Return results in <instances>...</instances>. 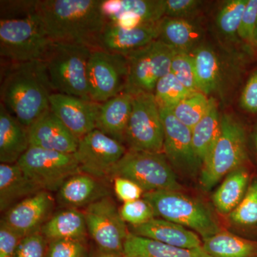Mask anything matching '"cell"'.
<instances>
[{"label": "cell", "mask_w": 257, "mask_h": 257, "mask_svg": "<svg viewBox=\"0 0 257 257\" xmlns=\"http://www.w3.org/2000/svg\"><path fill=\"white\" fill-rule=\"evenodd\" d=\"M94 257H125L122 253L104 252L100 251L96 254Z\"/></svg>", "instance_id": "obj_45"}, {"label": "cell", "mask_w": 257, "mask_h": 257, "mask_svg": "<svg viewBox=\"0 0 257 257\" xmlns=\"http://www.w3.org/2000/svg\"><path fill=\"white\" fill-rule=\"evenodd\" d=\"M230 222L240 228L257 226V179H253L242 200L228 215Z\"/></svg>", "instance_id": "obj_34"}, {"label": "cell", "mask_w": 257, "mask_h": 257, "mask_svg": "<svg viewBox=\"0 0 257 257\" xmlns=\"http://www.w3.org/2000/svg\"><path fill=\"white\" fill-rule=\"evenodd\" d=\"M18 164L25 173L47 192H57L64 182L80 172L75 154H65L30 146Z\"/></svg>", "instance_id": "obj_9"}, {"label": "cell", "mask_w": 257, "mask_h": 257, "mask_svg": "<svg viewBox=\"0 0 257 257\" xmlns=\"http://www.w3.org/2000/svg\"><path fill=\"white\" fill-rule=\"evenodd\" d=\"M40 232L48 241L57 239L84 241L88 233L84 212L75 209L59 211L42 226Z\"/></svg>", "instance_id": "obj_27"}, {"label": "cell", "mask_w": 257, "mask_h": 257, "mask_svg": "<svg viewBox=\"0 0 257 257\" xmlns=\"http://www.w3.org/2000/svg\"><path fill=\"white\" fill-rule=\"evenodd\" d=\"M160 111L165 136L163 153L174 170L194 178L201 173L203 165L194 151L192 130L179 121L170 109L160 108Z\"/></svg>", "instance_id": "obj_14"}, {"label": "cell", "mask_w": 257, "mask_h": 257, "mask_svg": "<svg viewBox=\"0 0 257 257\" xmlns=\"http://www.w3.org/2000/svg\"><path fill=\"white\" fill-rule=\"evenodd\" d=\"M203 248L211 257H257V240L246 239L221 229L202 240Z\"/></svg>", "instance_id": "obj_29"}, {"label": "cell", "mask_w": 257, "mask_h": 257, "mask_svg": "<svg viewBox=\"0 0 257 257\" xmlns=\"http://www.w3.org/2000/svg\"><path fill=\"white\" fill-rule=\"evenodd\" d=\"M125 257H211L202 247L186 248L172 246L130 232L125 241Z\"/></svg>", "instance_id": "obj_26"}, {"label": "cell", "mask_w": 257, "mask_h": 257, "mask_svg": "<svg viewBox=\"0 0 257 257\" xmlns=\"http://www.w3.org/2000/svg\"><path fill=\"white\" fill-rule=\"evenodd\" d=\"M0 55L8 64L43 61L54 43L36 11L37 1L1 2Z\"/></svg>", "instance_id": "obj_2"}, {"label": "cell", "mask_w": 257, "mask_h": 257, "mask_svg": "<svg viewBox=\"0 0 257 257\" xmlns=\"http://www.w3.org/2000/svg\"><path fill=\"white\" fill-rule=\"evenodd\" d=\"M30 147L29 128L0 104V162L18 163Z\"/></svg>", "instance_id": "obj_23"}, {"label": "cell", "mask_w": 257, "mask_h": 257, "mask_svg": "<svg viewBox=\"0 0 257 257\" xmlns=\"http://www.w3.org/2000/svg\"><path fill=\"white\" fill-rule=\"evenodd\" d=\"M202 3L198 0H165V17L192 20L197 16Z\"/></svg>", "instance_id": "obj_40"}, {"label": "cell", "mask_w": 257, "mask_h": 257, "mask_svg": "<svg viewBox=\"0 0 257 257\" xmlns=\"http://www.w3.org/2000/svg\"><path fill=\"white\" fill-rule=\"evenodd\" d=\"M30 146L65 154H74L79 140L51 109L29 128Z\"/></svg>", "instance_id": "obj_19"}, {"label": "cell", "mask_w": 257, "mask_h": 257, "mask_svg": "<svg viewBox=\"0 0 257 257\" xmlns=\"http://www.w3.org/2000/svg\"><path fill=\"white\" fill-rule=\"evenodd\" d=\"M42 189L15 164L0 165V209L6 211Z\"/></svg>", "instance_id": "obj_24"}, {"label": "cell", "mask_w": 257, "mask_h": 257, "mask_svg": "<svg viewBox=\"0 0 257 257\" xmlns=\"http://www.w3.org/2000/svg\"><path fill=\"white\" fill-rule=\"evenodd\" d=\"M159 23L146 24L133 28L106 24L96 49L127 55L158 39Z\"/></svg>", "instance_id": "obj_18"}, {"label": "cell", "mask_w": 257, "mask_h": 257, "mask_svg": "<svg viewBox=\"0 0 257 257\" xmlns=\"http://www.w3.org/2000/svg\"><path fill=\"white\" fill-rule=\"evenodd\" d=\"M249 184V172L243 166L230 172L213 194L216 210L223 215H229L242 200Z\"/></svg>", "instance_id": "obj_28"}, {"label": "cell", "mask_w": 257, "mask_h": 257, "mask_svg": "<svg viewBox=\"0 0 257 257\" xmlns=\"http://www.w3.org/2000/svg\"><path fill=\"white\" fill-rule=\"evenodd\" d=\"M175 52L168 45L157 40L125 56L128 62L125 92L132 94L154 93L158 81L170 73Z\"/></svg>", "instance_id": "obj_10"}, {"label": "cell", "mask_w": 257, "mask_h": 257, "mask_svg": "<svg viewBox=\"0 0 257 257\" xmlns=\"http://www.w3.org/2000/svg\"><path fill=\"white\" fill-rule=\"evenodd\" d=\"M202 38V30L192 20L164 17L159 23L157 40L176 52L192 54Z\"/></svg>", "instance_id": "obj_25"}, {"label": "cell", "mask_w": 257, "mask_h": 257, "mask_svg": "<svg viewBox=\"0 0 257 257\" xmlns=\"http://www.w3.org/2000/svg\"><path fill=\"white\" fill-rule=\"evenodd\" d=\"M50 109L77 140L96 128L100 104L60 93L50 98Z\"/></svg>", "instance_id": "obj_16"}, {"label": "cell", "mask_w": 257, "mask_h": 257, "mask_svg": "<svg viewBox=\"0 0 257 257\" xmlns=\"http://www.w3.org/2000/svg\"><path fill=\"white\" fill-rule=\"evenodd\" d=\"M89 253L84 241L57 239L49 241L45 257H88Z\"/></svg>", "instance_id": "obj_38"}, {"label": "cell", "mask_w": 257, "mask_h": 257, "mask_svg": "<svg viewBox=\"0 0 257 257\" xmlns=\"http://www.w3.org/2000/svg\"><path fill=\"white\" fill-rule=\"evenodd\" d=\"M101 179L84 172H79L67 179L57 191V199L66 209H78L109 196Z\"/></svg>", "instance_id": "obj_20"}, {"label": "cell", "mask_w": 257, "mask_h": 257, "mask_svg": "<svg viewBox=\"0 0 257 257\" xmlns=\"http://www.w3.org/2000/svg\"><path fill=\"white\" fill-rule=\"evenodd\" d=\"M92 50L84 45L54 44L42 61L54 92L91 100L87 67Z\"/></svg>", "instance_id": "obj_5"}, {"label": "cell", "mask_w": 257, "mask_h": 257, "mask_svg": "<svg viewBox=\"0 0 257 257\" xmlns=\"http://www.w3.org/2000/svg\"><path fill=\"white\" fill-rule=\"evenodd\" d=\"M127 151L124 144L95 128L79 140L74 154L81 172L102 179L110 177L113 169Z\"/></svg>", "instance_id": "obj_13"}, {"label": "cell", "mask_w": 257, "mask_h": 257, "mask_svg": "<svg viewBox=\"0 0 257 257\" xmlns=\"http://www.w3.org/2000/svg\"><path fill=\"white\" fill-rule=\"evenodd\" d=\"M132 233L181 248L202 247L199 234L182 225L162 218L155 217L145 224L132 226Z\"/></svg>", "instance_id": "obj_21"}, {"label": "cell", "mask_w": 257, "mask_h": 257, "mask_svg": "<svg viewBox=\"0 0 257 257\" xmlns=\"http://www.w3.org/2000/svg\"><path fill=\"white\" fill-rule=\"evenodd\" d=\"M125 143L132 151L163 152L164 128L153 93L133 94Z\"/></svg>", "instance_id": "obj_8"}, {"label": "cell", "mask_w": 257, "mask_h": 257, "mask_svg": "<svg viewBox=\"0 0 257 257\" xmlns=\"http://www.w3.org/2000/svg\"><path fill=\"white\" fill-rule=\"evenodd\" d=\"M248 0H230L225 3L217 15L216 23L219 31L227 37L237 35L243 12Z\"/></svg>", "instance_id": "obj_35"}, {"label": "cell", "mask_w": 257, "mask_h": 257, "mask_svg": "<svg viewBox=\"0 0 257 257\" xmlns=\"http://www.w3.org/2000/svg\"><path fill=\"white\" fill-rule=\"evenodd\" d=\"M156 217L182 225L199 234L202 240L220 231L217 217L207 204L180 191L145 192Z\"/></svg>", "instance_id": "obj_4"}, {"label": "cell", "mask_w": 257, "mask_h": 257, "mask_svg": "<svg viewBox=\"0 0 257 257\" xmlns=\"http://www.w3.org/2000/svg\"><path fill=\"white\" fill-rule=\"evenodd\" d=\"M8 66L1 83V104L29 128L50 109L55 92L42 61Z\"/></svg>", "instance_id": "obj_3"}, {"label": "cell", "mask_w": 257, "mask_h": 257, "mask_svg": "<svg viewBox=\"0 0 257 257\" xmlns=\"http://www.w3.org/2000/svg\"><path fill=\"white\" fill-rule=\"evenodd\" d=\"M110 177L131 179L140 185L145 192H181L182 189L175 171L163 152L128 150L113 169Z\"/></svg>", "instance_id": "obj_7"}, {"label": "cell", "mask_w": 257, "mask_h": 257, "mask_svg": "<svg viewBox=\"0 0 257 257\" xmlns=\"http://www.w3.org/2000/svg\"><path fill=\"white\" fill-rule=\"evenodd\" d=\"M192 54L198 91L207 95L219 85V60L215 52L206 45H199Z\"/></svg>", "instance_id": "obj_31"}, {"label": "cell", "mask_w": 257, "mask_h": 257, "mask_svg": "<svg viewBox=\"0 0 257 257\" xmlns=\"http://www.w3.org/2000/svg\"><path fill=\"white\" fill-rule=\"evenodd\" d=\"M255 143H256V151H257V133L256 135V138H255Z\"/></svg>", "instance_id": "obj_47"}, {"label": "cell", "mask_w": 257, "mask_h": 257, "mask_svg": "<svg viewBox=\"0 0 257 257\" xmlns=\"http://www.w3.org/2000/svg\"><path fill=\"white\" fill-rule=\"evenodd\" d=\"M55 199L42 190L18 202L5 211L2 221L23 237L38 232L51 217Z\"/></svg>", "instance_id": "obj_17"}, {"label": "cell", "mask_w": 257, "mask_h": 257, "mask_svg": "<svg viewBox=\"0 0 257 257\" xmlns=\"http://www.w3.org/2000/svg\"><path fill=\"white\" fill-rule=\"evenodd\" d=\"M170 72L190 92H198L192 54L176 52Z\"/></svg>", "instance_id": "obj_36"}, {"label": "cell", "mask_w": 257, "mask_h": 257, "mask_svg": "<svg viewBox=\"0 0 257 257\" xmlns=\"http://www.w3.org/2000/svg\"><path fill=\"white\" fill-rule=\"evenodd\" d=\"M119 210L123 220L132 226L145 224L156 217L151 204L143 197L133 202L123 203Z\"/></svg>", "instance_id": "obj_37"}, {"label": "cell", "mask_w": 257, "mask_h": 257, "mask_svg": "<svg viewBox=\"0 0 257 257\" xmlns=\"http://www.w3.org/2000/svg\"><path fill=\"white\" fill-rule=\"evenodd\" d=\"M133 99V94L124 91L101 103L96 119V130L124 145Z\"/></svg>", "instance_id": "obj_22"}, {"label": "cell", "mask_w": 257, "mask_h": 257, "mask_svg": "<svg viewBox=\"0 0 257 257\" xmlns=\"http://www.w3.org/2000/svg\"><path fill=\"white\" fill-rule=\"evenodd\" d=\"M247 157L244 128L231 115L223 114L220 135L201 171L203 189L210 190L230 172L242 167Z\"/></svg>", "instance_id": "obj_6"}, {"label": "cell", "mask_w": 257, "mask_h": 257, "mask_svg": "<svg viewBox=\"0 0 257 257\" xmlns=\"http://www.w3.org/2000/svg\"><path fill=\"white\" fill-rule=\"evenodd\" d=\"M255 44H257V18H256V30H255Z\"/></svg>", "instance_id": "obj_46"}, {"label": "cell", "mask_w": 257, "mask_h": 257, "mask_svg": "<svg viewBox=\"0 0 257 257\" xmlns=\"http://www.w3.org/2000/svg\"><path fill=\"white\" fill-rule=\"evenodd\" d=\"M209 110L192 128V143L196 155L202 165L210 155L221 133V116L214 98H210Z\"/></svg>", "instance_id": "obj_30"}, {"label": "cell", "mask_w": 257, "mask_h": 257, "mask_svg": "<svg viewBox=\"0 0 257 257\" xmlns=\"http://www.w3.org/2000/svg\"><path fill=\"white\" fill-rule=\"evenodd\" d=\"M192 93L170 72L158 81L153 94L159 108L172 109Z\"/></svg>", "instance_id": "obj_33"}, {"label": "cell", "mask_w": 257, "mask_h": 257, "mask_svg": "<svg viewBox=\"0 0 257 257\" xmlns=\"http://www.w3.org/2000/svg\"><path fill=\"white\" fill-rule=\"evenodd\" d=\"M101 9L106 24L133 28L159 23L165 17V0H106Z\"/></svg>", "instance_id": "obj_15"}, {"label": "cell", "mask_w": 257, "mask_h": 257, "mask_svg": "<svg viewBox=\"0 0 257 257\" xmlns=\"http://www.w3.org/2000/svg\"><path fill=\"white\" fill-rule=\"evenodd\" d=\"M101 0H41L36 11L54 44L97 48L106 25Z\"/></svg>", "instance_id": "obj_1"}, {"label": "cell", "mask_w": 257, "mask_h": 257, "mask_svg": "<svg viewBox=\"0 0 257 257\" xmlns=\"http://www.w3.org/2000/svg\"><path fill=\"white\" fill-rule=\"evenodd\" d=\"M210 103L211 99L206 94L198 91L192 93L170 110L179 121L192 130L207 114Z\"/></svg>", "instance_id": "obj_32"}, {"label": "cell", "mask_w": 257, "mask_h": 257, "mask_svg": "<svg viewBox=\"0 0 257 257\" xmlns=\"http://www.w3.org/2000/svg\"><path fill=\"white\" fill-rule=\"evenodd\" d=\"M128 76L127 59L124 55L94 49L87 67L91 100L105 102L125 90Z\"/></svg>", "instance_id": "obj_11"}, {"label": "cell", "mask_w": 257, "mask_h": 257, "mask_svg": "<svg viewBox=\"0 0 257 257\" xmlns=\"http://www.w3.org/2000/svg\"><path fill=\"white\" fill-rule=\"evenodd\" d=\"M240 104L244 110L257 112V70L251 74L243 88Z\"/></svg>", "instance_id": "obj_44"}, {"label": "cell", "mask_w": 257, "mask_h": 257, "mask_svg": "<svg viewBox=\"0 0 257 257\" xmlns=\"http://www.w3.org/2000/svg\"><path fill=\"white\" fill-rule=\"evenodd\" d=\"M23 236L4 221L0 224V257H15Z\"/></svg>", "instance_id": "obj_43"}, {"label": "cell", "mask_w": 257, "mask_h": 257, "mask_svg": "<svg viewBox=\"0 0 257 257\" xmlns=\"http://www.w3.org/2000/svg\"><path fill=\"white\" fill-rule=\"evenodd\" d=\"M116 197L123 203L133 202L143 197L145 191L131 179L122 177L113 178Z\"/></svg>", "instance_id": "obj_42"}, {"label": "cell", "mask_w": 257, "mask_h": 257, "mask_svg": "<svg viewBox=\"0 0 257 257\" xmlns=\"http://www.w3.org/2000/svg\"><path fill=\"white\" fill-rule=\"evenodd\" d=\"M48 243L40 231L28 235L20 241L15 257H45Z\"/></svg>", "instance_id": "obj_39"}, {"label": "cell", "mask_w": 257, "mask_h": 257, "mask_svg": "<svg viewBox=\"0 0 257 257\" xmlns=\"http://www.w3.org/2000/svg\"><path fill=\"white\" fill-rule=\"evenodd\" d=\"M257 18V0H248L237 35L243 41L249 44H255V30Z\"/></svg>", "instance_id": "obj_41"}, {"label": "cell", "mask_w": 257, "mask_h": 257, "mask_svg": "<svg viewBox=\"0 0 257 257\" xmlns=\"http://www.w3.org/2000/svg\"><path fill=\"white\" fill-rule=\"evenodd\" d=\"M88 234L99 251L122 253L128 232L126 222L109 196L102 198L84 209Z\"/></svg>", "instance_id": "obj_12"}]
</instances>
